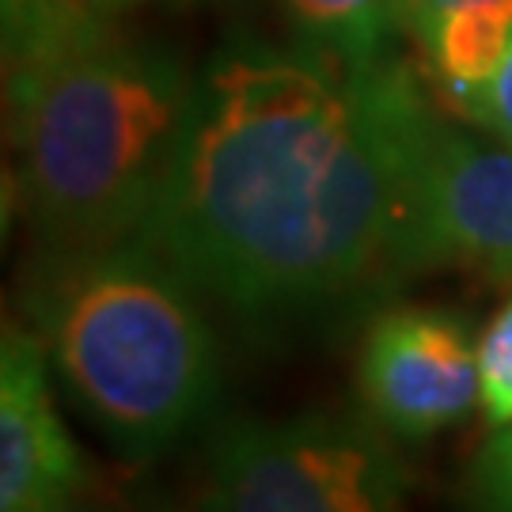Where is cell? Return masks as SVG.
Masks as SVG:
<instances>
[{"mask_svg": "<svg viewBox=\"0 0 512 512\" xmlns=\"http://www.w3.org/2000/svg\"><path fill=\"white\" fill-rule=\"evenodd\" d=\"M255 334L319 327L421 274L387 57L239 35L194 73L137 232Z\"/></svg>", "mask_w": 512, "mask_h": 512, "instance_id": "6da1fadb", "label": "cell"}, {"mask_svg": "<svg viewBox=\"0 0 512 512\" xmlns=\"http://www.w3.org/2000/svg\"><path fill=\"white\" fill-rule=\"evenodd\" d=\"M19 311L69 403L118 456H167L217 410L220 342L202 289L145 236L35 247Z\"/></svg>", "mask_w": 512, "mask_h": 512, "instance_id": "7a4b0ae2", "label": "cell"}, {"mask_svg": "<svg viewBox=\"0 0 512 512\" xmlns=\"http://www.w3.org/2000/svg\"><path fill=\"white\" fill-rule=\"evenodd\" d=\"M16 198L35 247L137 236L194 95L179 54L118 27L4 61Z\"/></svg>", "mask_w": 512, "mask_h": 512, "instance_id": "3957f363", "label": "cell"}, {"mask_svg": "<svg viewBox=\"0 0 512 512\" xmlns=\"http://www.w3.org/2000/svg\"><path fill=\"white\" fill-rule=\"evenodd\" d=\"M410 471L361 410H300L220 425L202 512H406Z\"/></svg>", "mask_w": 512, "mask_h": 512, "instance_id": "277c9868", "label": "cell"}, {"mask_svg": "<svg viewBox=\"0 0 512 512\" xmlns=\"http://www.w3.org/2000/svg\"><path fill=\"white\" fill-rule=\"evenodd\" d=\"M387 88L410 171L418 270L471 266L512 277V145L440 114L399 57H387Z\"/></svg>", "mask_w": 512, "mask_h": 512, "instance_id": "5b68a950", "label": "cell"}, {"mask_svg": "<svg viewBox=\"0 0 512 512\" xmlns=\"http://www.w3.org/2000/svg\"><path fill=\"white\" fill-rule=\"evenodd\" d=\"M357 403L399 444H425L478 406V334L452 308H380L357 349Z\"/></svg>", "mask_w": 512, "mask_h": 512, "instance_id": "8992f818", "label": "cell"}, {"mask_svg": "<svg viewBox=\"0 0 512 512\" xmlns=\"http://www.w3.org/2000/svg\"><path fill=\"white\" fill-rule=\"evenodd\" d=\"M92 471L54 399V368L23 319L0 338V512H46L88 494Z\"/></svg>", "mask_w": 512, "mask_h": 512, "instance_id": "52a82bcc", "label": "cell"}, {"mask_svg": "<svg viewBox=\"0 0 512 512\" xmlns=\"http://www.w3.org/2000/svg\"><path fill=\"white\" fill-rule=\"evenodd\" d=\"M296 38L346 65H372L391 54L399 0H285Z\"/></svg>", "mask_w": 512, "mask_h": 512, "instance_id": "ba28073f", "label": "cell"}, {"mask_svg": "<svg viewBox=\"0 0 512 512\" xmlns=\"http://www.w3.org/2000/svg\"><path fill=\"white\" fill-rule=\"evenodd\" d=\"M141 0H0L4 19V61L35 54L76 35L118 27Z\"/></svg>", "mask_w": 512, "mask_h": 512, "instance_id": "9c48e42d", "label": "cell"}, {"mask_svg": "<svg viewBox=\"0 0 512 512\" xmlns=\"http://www.w3.org/2000/svg\"><path fill=\"white\" fill-rule=\"evenodd\" d=\"M478 410L490 429L512 425V300L478 334Z\"/></svg>", "mask_w": 512, "mask_h": 512, "instance_id": "30bf717a", "label": "cell"}, {"mask_svg": "<svg viewBox=\"0 0 512 512\" xmlns=\"http://www.w3.org/2000/svg\"><path fill=\"white\" fill-rule=\"evenodd\" d=\"M467 512H512V425H501L478 444L463 478Z\"/></svg>", "mask_w": 512, "mask_h": 512, "instance_id": "8fae6325", "label": "cell"}, {"mask_svg": "<svg viewBox=\"0 0 512 512\" xmlns=\"http://www.w3.org/2000/svg\"><path fill=\"white\" fill-rule=\"evenodd\" d=\"M463 122H475V126L490 129L494 137L501 141H509L512 145V50L505 57V65H501V73L497 80L490 84V92L482 95V103L471 110V118H463Z\"/></svg>", "mask_w": 512, "mask_h": 512, "instance_id": "7c38bea8", "label": "cell"}, {"mask_svg": "<svg viewBox=\"0 0 512 512\" xmlns=\"http://www.w3.org/2000/svg\"><path fill=\"white\" fill-rule=\"evenodd\" d=\"M456 4H467V0H399V31L418 42V38L425 35V27H429L440 12L456 8Z\"/></svg>", "mask_w": 512, "mask_h": 512, "instance_id": "4fadbf2b", "label": "cell"}, {"mask_svg": "<svg viewBox=\"0 0 512 512\" xmlns=\"http://www.w3.org/2000/svg\"><path fill=\"white\" fill-rule=\"evenodd\" d=\"M46 512H122V509H114L107 501H95L92 494H80V497H73V501L54 505V509H46Z\"/></svg>", "mask_w": 512, "mask_h": 512, "instance_id": "5bb4252c", "label": "cell"}]
</instances>
